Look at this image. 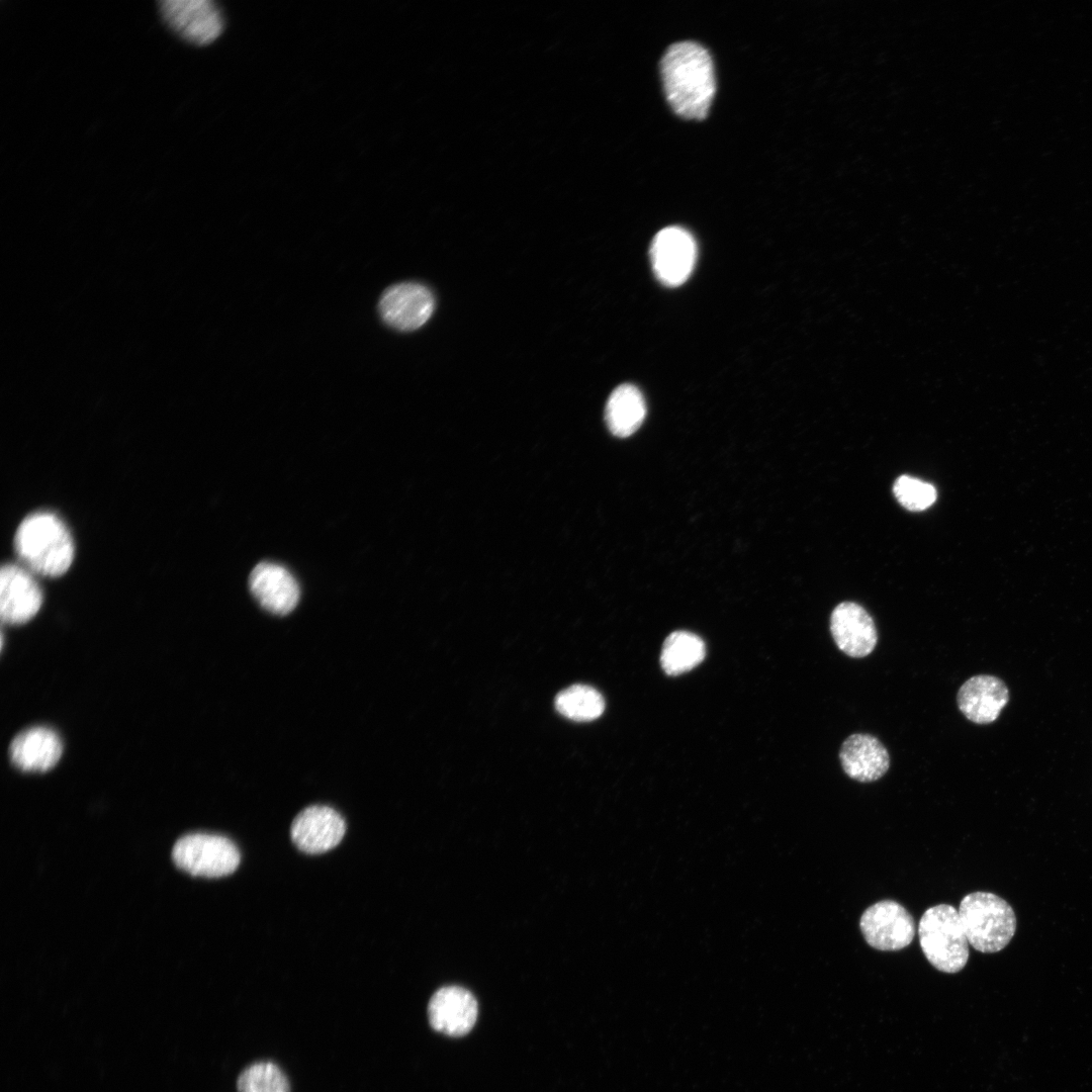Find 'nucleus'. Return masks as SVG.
<instances>
[{"instance_id":"1","label":"nucleus","mask_w":1092,"mask_h":1092,"mask_svg":"<svg viewBox=\"0 0 1092 1092\" xmlns=\"http://www.w3.org/2000/svg\"><path fill=\"white\" fill-rule=\"evenodd\" d=\"M666 99L686 118H704L716 90L714 65L708 50L693 40L669 46L660 61Z\"/></svg>"},{"instance_id":"2","label":"nucleus","mask_w":1092,"mask_h":1092,"mask_svg":"<svg viewBox=\"0 0 1092 1092\" xmlns=\"http://www.w3.org/2000/svg\"><path fill=\"white\" fill-rule=\"evenodd\" d=\"M15 550L28 568L38 574H64L74 559V543L64 522L50 512L27 516L18 526Z\"/></svg>"},{"instance_id":"3","label":"nucleus","mask_w":1092,"mask_h":1092,"mask_svg":"<svg viewBox=\"0 0 1092 1092\" xmlns=\"http://www.w3.org/2000/svg\"><path fill=\"white\" fill-rule=\"evenodd\" d=\"M959 915L969 943L978 951L993 953L1002 950L1016 931V916L1010 904L990 892L966 895Z\"/></svg>"},{"instance_id":"4","label":"nucleus","mask_w":1092,"mask_h":1092,"mask_svg":"<svg viewBox=\"0 0 1092 1092\" xmlns=\"http://www.w3.org/2000/svg\"><path fill=\"white\" fill-rule=\"evenodd\" d=\"M919 941L927 961L938 971L958 973L969 959V941L959 915L951 905L928 908L919 921Z\"/></svg>"},{"instance_id":"5","label":"nucleus","mask_w":1092,"mask_h":1092,"mask_svg":"<svg viewBox=\"0 0 1092 1092\" xmlns=\"http://www.w3.org/2000/svg\"><path fill=\"white\" fill-rule=\"evenodd\" d=\"M175 864L192 876L219 878L235 872L241 855L238 847L224 836L207 833L187 834L172 850Z\"/></svg>"},{"instance_id":"6","label":"nucleus","mask_w":1092,"mask_h":1092,"mask_svg":"<svg viewBox=\"0 0 1092 1092\" xmlns=\"http://www.w3.org/2000/svg\"><path fill=\"white\" fill-rule=\"evenodd\" d=\"M649 257L659 282L675 287L686 282L694 270L697 244L686 229L666 226L654 236Z\"/></svg>"},{"instance_id":"7","label":"nucleus","mask_w":1092,"mask_h":1092,"mask_svg":"<svg viewBox=\"0 0 1092 1092\" xmlns=\"http://www.w3.org/2000/svg\"><path fill=\"white\" fill-rule=\"evenodd\" d=\"M859 927L868 944L883 951L900 950L908 946L915 935L912 915L894 900H882L867 908Z\"/></svg>"},{"instance_id":"8","label":"nucleus","mask_w":1092,"mask_h":1092,"mask_svg":"<svg viewBox=\"0 0 1092 1092\" xmlns=\"http://www.w3.org/2000/svg\"><path fill=\"white\" fill-rule=\"evenodd\" d=\"M158 5L167 24L192 43H209L223 29L222 13L211 0H160Z\"/></svg>"},{"instance_id":"9","label":"nucleus","mask_w":1092,"mask_h":1092,"mask_svg":"<svg viewBox=\"0 0 1092 1092\" xmlns=\"http://www.w3.org/2000/svg\"><path fill=\"white\" fill-rule=\"evenodd\" d=\"M378 308L381 318L389 327L410 332L421 328L431 317L435 298L427 286L403 282L382 293Z\"/></svg>"},{"instance_id":"10","label":"nucleus","mask_w":1092,"mask_h":1092,"mask_svg":"<svg viewBox=\"0 0 1092 1092\" xmlns=\"http://www.w3.org/2000/svg\"><path fill=\"white\" fill-rule=\"evenodd\" d=\"M346 831L343 817L333 808L312 805L303 809L291 824V839L298 849L318 854L336 847Z\"/></svg>"},{"instance_id":"11","label":"nucleus","mask_w":1092,"mask_h":1092,"mask_svg":"<svg viewBox=\"0 0 1092 1092\" xmlns=\"http://www.w3.org/2000/svg\"><path fill=\"white\" fill-rule=\"evenodd\" d=\"M830 632L839 650L853 658L866 657L878 643L872 616L854 602H842L833 609Z\"/></svg>"},{"instance_id":"12","label":"nucleus","mask_w":1092,"mask_h":1092,"mask_svg":"<svg viewBox=\"0 0 1092 1092\" xmlns=\"http://www.w3.org/2000/svg\"><path fill=\"white\" fill-rule=\"evenodd\" d=\"M42 604L39 585L24 568L5 564L0 573V614L4 623L23 624L31 620Z\"/></svg>"},{"instance_id":"13","label":"nucleus","mask_w":1092,"mask_h":1092,"mask_svg":"<svg viewBox=\"0 0 1092 1092\" xmlns=\"http://www.w3.org/2000/svg\"><path fill=\"white\" fill-rule=\"evenodd\" d=\"M477 1013L474 996L459 986L439 989L430 999L428 1006L431 1026L450 1036L467 1034L476 1022Z\"/></svg>"},{"instance_id":"14","label":"nucleus","mask_w":1092,"mask_h":1092,"mask_svg":"<svg viewBox=\"0 0 1092 1092\" xmlns=\"http://www.w3.org/2000/svg\"><path fill=\"white\" fill-rule=\"evenodd\" d=\"M251 594L266 611L284 616L294 610L300 590L296 579L282 565L261 562L249 577Z\"/></svg>"},{"instance_id":"15","label":"nucleus","mask_w":1092,"mask_h":1092,"mask_svg":"<svg viewBox=\"0 0 1092 1092\" xmlns=\"http://www.w3.org/2000/svg\"><path fill=\"white\" fill-rule=\"evenodd\" d=\"M1009 701L1006 684L991 674H978L967 679L957 694V704L964 716L976 724L997 720Z\"/></svg>"},{"instance_id":"16","label":"nucleus","mask_w":1092,"mask_h":1092,"mask_svg":"<svg viewBox=\"0 0 1092 1092\" xmlns=\"http://www.w3.org/2000/svg\"><path fill=\"white\" fill-rule=\"evenodd\" d=\"M839 759L843 771L859 783L881 779L890 767V755L885 745L874 735L854 733L841 744Z\"/></svg>"},{"instance_id":"17","label":"nucleus","mask_w":1092,"mask_h":1092,"mask_svg":"<svg viewBox=\"0 0 1092 1092\" xmlns=\"http://www.w3.org/2000/svg\"><path fill=\"white\" fill-rule=\"evenodd\" d=\"M63 744L59 735L47 727H32L19 733L11 742L9 754L14 765L23 771L43 772L61 758Z\"/></svg>"},{"instance_id":"18","label":"nucleus","mask_w":1092,"mask_h":1092,"mask_svg":"<svg viewBox=\"0 0 1092 1092\" xmlns=\"http://www.w3.org/2000/svg\"><path fill=\"white\" fill-rule=\"evenodd\" d=\"M645 416V400L635 385L621 384L610 394L605 420L613 435L620 438L632 435L640 428Z\"/></svg>"},{"instance_id":"19","label":"nucleus","mask_w":1092,"mask_h":1092,"mask_svg":"<svg viewBox=\"0 0 1092 1092\" xmlns=\"http://www.w3.org/2000/svg\"><path fill=\"white\" fill-rule=\"evenodd\" d=\"M705 644L696 634L675 631L669 634L662 646L660 663L669 675H677L693 669L705 657Z\"/></svg>"},{"instance_id":"20","label":"nucleus","mask_w":1092,"mask_h":1092,"mask_svg":"<svg viewBox=\"0 0 1092 1092\" xmlns=\"http://www.w3.org/2000/svg\"><path fill=\"white\" fill-rule=\"evenodd\" d=\"M555 708L568 719L592 721L603 714L605 701L596 689L585 685H573L556 696Z\"/></svg>"},{"instance_id":"21","label":"nucleus","mask_w":1092,"mask_h":1092,"mask_svg":"<svg viewBox=\"0 0 1092 1092\" xmlns=\"http://www.w3.org/2000/svg\"><path fill=\"white\" fill-rule=\"evenodd\" d=\"M238 1092H291L290 1083L273 1062H256L245 1068L237 1080Z\"/></svg>"},{"instance_id":"22","label":"nucleus","mask_w":1092,"mask_h":1092,"mask_svg":"<svg viewBox=\"0 0 1092 1092\" xmlns=\"http://www.w3.org/2000/svg\"><path fill=\"white\" fill-rule=\"evenodd\" d=\"M893 492L898 502L910 511H923L929 508L937 496L932 484L908 475H902L896 479Z\"/></svg>"}]
</instances>
